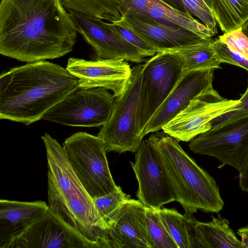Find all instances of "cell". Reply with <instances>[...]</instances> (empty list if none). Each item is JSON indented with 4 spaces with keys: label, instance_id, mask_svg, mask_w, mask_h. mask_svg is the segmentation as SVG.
<instances>
[{
    "label": "cell",
    "instance_id": "cell-23",
    "mask_svg": "<svg viewBox=\"0 0 248 248\" xmlns=\"http://www.w3.org/2000/svg\"><path fill=\"white\" fill-rule=\"evenodd\" d=\"M211 38L184 47L177 51L183 58L186 71L221 68Z\"/></svg>",
    "mask_w": 248,
    "mask_h": 248
},
{
    "label": "cell",
    "instance_id": "cell-18",
    "mask_svg": "<svg viewBox=\"0 0 248 248\" xmlns=\"http://www.w3.org/2000/svg\"><path fill=\"white\" fill-rule=\"evenodd\" d=\"M129 15L146 18L171 26L184 28L205 39L211 38L214 35L191 15L173 9L158 0H138L134 13Z\"/></svg>",
    "mask_w": 248,
    "mask_h": 248
},
{
    "label": "cell",
    "instance_id": "cell-22",
    "mask_svg": "<svg viewBox=\"0 0 248 248\" xmlns=\"http://www.w3.org/2000/svg\"><path fill=\"white\" fill-rule=\"evenodd\" d=\"M61 1L68 11H73L110 23L122 18L120 9L123 0H61Z\"/></svg>",
    "mask_w": 248,
    "mask_h": 248
},
{
    "label": "cell",
    "instance_id": "cell-20",
    "mask_svg": "<svg viewBox=\"0 0 248 248\" xmlns=\"http://www.w3.org/2000/svg\"><path fill=\"white\" fill-rule=\"evenodd\" d=\"M208 222L197 221L196 228L203 248H243L229 221L218 215Z\"/></svg>",
    "mask_w": 248,
    "mask_h": 248
},
{
    "label": "cell",
    "instance_id": "cell-35",
    "mask_svg": "<svg viewBox=\"0 0 248 248\" xmlns=\"http://www.w3.org/2000/svg\"><path fill=\"white\" fill-rule=\"evenodd\" d=\"M175 6L178 10L187 15H191V13L186 8L182 0H170Z\"/></svg>",
    "mask_w": 248,
    "mask_h": 248
},
{
    "label": "cell",
    "instance_id": "cell-4",
    "mask_svg": "<svg viewBox=\"0 0 248 248\" xmlns=\"http://www.w3.org/2000/svg\"><path fill=\"white\" fill-rule=\"evenodd\" d=\"M149 139L159 152L175 201L185 212L218 213L222 210L224 203L216 180L184 151L179 140L163 131L151 134Z\"/></svg>",
    "mask_w": 248,
    "mask_h": 248
},
{
    "label": "cell",
    "instance_id": "cell-9",
    "mask_svg": "<svg viewBox=\"0 0 248 248\" xmlns=\"http://www.w3.org/2000/svg\"><path fill=\"white\" fill-rule=\"evenodd\" d=\"M0 244V248H98L49 209Z\"/></svg>",
    "mask_w": 248,
    "mask_h": 248
},
{
    "label": "cell",
    "instance_id": "cell-21",
    "mask_svg": "<svg viewBox=\"0 0 248 248\" xmlns=\"http://www.w3.org/2000/svg\"><path fill=\"white\" fill-rule=\"evenodd\" d=\"M212 11L224 33L242 26L248 21V0H211Z\"/></svg>",
    "mask_w": 248,
    "mask_h": 248
},
{
    "label": "cell",
    "instance_id": "cell-25",
    "mask_svg": "<svg viewBox=\"0 0 248 248\" xmlns=\"http://www.w3.org/2000/svg\"><path fill=\"white\" fill-rule=\"evenodd\" d=\"M161 221L178 248H189L184 215L174 209H156Z\"/></svg>",
    "mask_w": 248,
    "mask_h": 248
},
{
    "label": "cell",
    "instance_id": "cell-14",
    "mask_svg": "<svg viewBox=\"0 0 248 248\" xmlns=\"http://www.w3.org/2000/svg\"><path fill=\"white\" fill-rule=\"evenodd\" d=\"M66 68L78 78L79 88H103L112 91L115 97L123 93L132 73L130 66L123 59L70 58Z\"/></svg>",
    "mask_w": 248,
    "mask_h": 248
},
{
    "label": "cell",
    "instance_id": "cell-24",
    "mask_svg": "<svg viewBox=\"0 0 248 248\" xmlns=\"http://www.w3.org/2000/svg\"><path fill=\"white\" fill-rule=\"evenodd\" d=\"M145 221L150 248H178L161 221L156 209L146 207Z\"/></svg>",
    "mask_w": 248,
    "mask_h": 248
},
{
    "label": "cell",
    "instance_id": "cell-26",
    "mask_svg": "<svg viewBox=\"0 0 248 248\" xmlns=\"http://www.w3.org/2000/svg\"><path fill=\"white\" fill-rule=\"evenodd\" d=\"M129 199L130 196L124 193L119 186L116 191L96 198L93 200L100 217L107 226L108 223L117 209Z\"/></svg>",
    "mask_w": 248,
    "mask_h": 248
},
{
    "label": "cell",
    "instance_id": "cell-2",
    "mask_svg": "<svg viewBox=\"0 0 248 248\" xmlns=\"http://www.w3.org/2000/svg\"><path fill=\"white\" fill-rule=\"evenodd\" d=\"M66 68L45 60L29 62L0 77V118L29 125L78 88Z\"/></svg>",
    "mask_w": 248,
    "mask_h": 248
},
{
    "label": "cell",
    "instance_id": "cell-28",
    "mask_svg": "<svg viewBox=\"0 0 248 248\" xmlns=\"http://www.w3.org/2000/svg\"><path fill=\"white\" fill-rule=\"evenodd\" d=\"M191 14L196 16L214 34L217 33V21L203 0H182Z\"/></svg>",
    "mask_w": 248,
    "mask_h": 248
},
{
    "label": "cell",
    "instance_id": "cell-12",
    "mask_svg": "<svg viewBox=\"0 0 248 248\" xmlns=\"http://www.w3.org/2000/svg\"><path fill=\"white\" fill-rule=\"evenodd\" d=\"M130 163L138 182L137 196L145 207L158 209L175 201L159 152L149 138L142 140L135 162Z\"/></svg>",
    "mask_w": 248,
    "mask_h": 248
},
{
    "label": "cell",
    "instance_id": "cell-8",
    "mask_svg": "<svg viewBox=\"0 0 248 248\" xmlns=\"http://www.w3.org/2000/svg\"><path fill=\"white\" fill-rule=\"evenodd\" d=\"M115 99L103 88H78L48 110L42 119L72 126L99 127L109 118Z\"/></svg>",
    "mask_w": 248,
    "mask_h": 248
},
{
    "label": "cell",
    "instance_id": "cell-32",
    "mask_svg": "<svg viewBox=\"0 0 248 248\" xmlns=\"http://www.w3.org/2000/svg\"><path fill=\"white\" fill-rule=\"evenodd\" d=\"M184 216L189 248H203L196 228L198 221L193 213L185 212Z\"/></svg>",
    "mask_w": 248,
    "mask_h": 248
},
{
    "label": "cell",
    "instance_id": "cell-5",
    "mask_svg": "<svg viewBox=\"0 0 248 248\" xmlns=\"http://www.w3.org/2000/svg\"><path fill=\"white\" fill-rule=\"evenodd\" d=\"M62 146L76 176L94 199L116 191L107 157L103 140L85 132H78L67 138Z\"/></svg>",
    "mask_w": 248,
    "mask_h": 248
},
{
    "label": "cell",
    "instance_id": "cell-33",
    "mask_svg": "<svg viewBox=\"0 0 248 248\" xmlns=\"http://www.w3.org/2000/svg\"><path fill=\"white\" fill-rule=\"evenodd\" d=\"M239 185L242 191L248 193V157L244 168L239 172Z\"/></svg>",
    "mask_w": 248,
    "mask_h": 248
},
{
    "label": "cell",
    "instance_id": "cell-10",
    "mask_svg": "<svg viewBox=\"0 0 248 248\" xmlns=\"http://www.w3.org/2000/svg\"><path fill=\"white\" fill-rule=\"evenodd\" d=\"M240 103L239 99L223 98L212 89L192 99L162 130L179 141H190L211 129V122L214 118L238 109Z\"/></svg>",
    "mask_w": 248,
    "mask_h": 248
},
{
    "label": "cell",
    "instance_id": "cell-15",
    "mask_svg": "<svg viewBox=\"0 0 248 248\" xmlns=\"http://www.w3.org/2000/svg\"><path fill=\"white\" fill-rule=\"evenodd\" d=\"M213 69L186 71L146 126L144 137L162 127L200 94L213 89Z\"/></svg>",
    "mask_w": 248,
    "mask_h": 248
},
{
    "label": "cell",
    "instance_id": "cell-34",
    "mask_svg": "<svg viewBox=\"0 0 248 248\" xmlns=\"http://www.w3.org/2000/svg\"><path fill=\"white\" fill-rule=\"evenodd\" d=\"M236 233L241 238V243L243 248H248V226L239 228Z\"/></svg>",
    "mask_w": 248,
    "mask_h": 248
},
{
    "label": "cell",
    "instance_id": "cell-16",
    "mask_svg": "<svg viewBox=\"0 0 248 248\" xmlns=\"http://www.w3.org/2000/svg\"><path fill=\"white\" fill-rule=\"evenodd\" d=\"M145 207L131 198L117 209L107 224L111 248H150Z\"/></svg>",
    "mask_w": 248,
    "mask_h": 248
},
{
    "label": "cell",
    "instance_id": "cell-19",
    "mask_svg": "<svg viewBox=\"0 0 248 248\" xmlns=\"http://www.w3.org/2000/svg\"><path fill=\"white\" fill-rule=\"evenodd\" d=\"M49 209L44 201H0V241L21 230Z\"/></svg>",
    "mask_w": 248,
    "mask_h": 248
},
{
    "label": "cell",
    "instance_id": "cell-36",
    "mask_svg": "<svg viewBox=\"0 0 248 248\" xmlns=\"http://www.w3.org/2000/svg\"><path fill=\"white\" fill-rule=\"evenodd\" d=\"M242 31L248 37V21L242 26Z\"/></svg>",
    "mask_w": 248,
    "mask_h": 248
},
{
    "label": "cell",
    "instance_id": "cell-27",
    "mask_svg": "<svg viewBox=\"0 0 248 248\" xmlns=\"http://www.w3.org/2000/svg\"><path fill=\"white\" fill-rule=\"evenodd\" d=\"M117 31L128 42L138 48L148 56H153L157 50L146 39L134 31L124 17L113 23Z\"/></svg>",
    "mask_w": 248,
    "mask_h": 248
},
{
    "label": "cell",
    "instance_id": "cell-30",
    "mask_svg": "<svg viewBox=\"0 0 248 248\" xmlns=\"http://www.w3.org/2000/svg\"><path fill=\"white\" fill-rule=\"evenodd\" d=\"M239 100V108L214 118L211 122V128L218 127L230 122L248 117V85L246 91Z\"/></svg>",
    "mask_w": 248,
    "mask_h": 248
},
{
    "label": "cell",
    "instance_id": "cell-1",
    "mask_svg": "<svg viewBox=\"0 0 248 248\" xmlns=\"http://www.w3.org/2000/svg\"><path fill=\"white\" fill-rule=\"evenodd\" d=\"M74 20L61 0H1L0 53L23 62L54 59L73 49Z\"/></svg>",
    "mask_w": 248,
    "mask_h": 248
},
{
    "label": "cell",
    "instance_id": "cell-13",
    "mask_svg": "<svg viewBox=\"0 0 248 248\" xmlns=\"http://www.w3.org/2000/svg\"><path fill=\"white\" fill-rule=\"evenodd\" d=\"M76 25L78 32L93 49L95 59H123L140 63L146 56L128 42L120 33L113 23L68 11Z\"/></svg>",
    "mask_w": 248,
    "mask_h": 248
},
{
    "label": "cell",
    "instance_id": "cell-29",
    "mask_svg": "<svg viewBox=\"0 0 248 248\" xmlns=\"http://www.w3.org/2000/svg\"><path fill=\"white\" fill-rule=\"evenodd\" d=\"M232 51L248 59V37L243 32L242 27L217 38Z\"/></svg>",
    "mask_w": 248,
    "mask_h": 248
},
{
    "label": "cell",
    "instance_id": "cell-7",
    "mask_svg": "<svg viewBox=\"0 0 248 248\" xmlns=\"http://www.w3.org/2000/svg\"><path fill=\"white\" fill-rule=\"evenodd\" d=\"M186 72L184 60L177 51L158 52L144 64L139 104V128L142 135Z\"/></svg>",
    "mask_w": 248,
    "mask_h": 248
},
{
    "label": "cell",
    "instance_id": "cell-17",
    "mask_svg": "<svg viewBox=\"0 0 248 248\" xmlns=\"http://www.w3.org/2000/svg\"><path fill=\"white\" fill-rule=\"evenodd\" d=\"M123 17L157 52L177 51L207 39L184 28L171 26L133 15H126Z\"/></svg>",
    "mask_w": 248,
    "mask_h": 248
},
{
    "label": "cell",
    "instance_id": "cell-11",
    "mask_svg": "<svg viewBox=\"0 0 248 248\" xmlns=\"http://www.w3.org/2000/svg\"><path fill=\"white\" fill-rule=\"evenodd\" d=\"M188 147L193 152L214 157L239 172L248 157V117L199 135Z\"/></svg>",
    "mask_w": 248,
    "mask_h": 248
},
{
    "label": "cell",
    "instance_id": "cell-6",
    "mask_svg": "<svg viewBox=\"0 0 248 248\" xmlns=\"http://www.w3.org/2000/svg\"><path fill=\"white\" fill-rule=\"evenodd\" d=\"M143 67L144 64H138L132 68L124 92L116 97L111 114L97 135L103 140L107 152L134 153L142 141L143 137L139 128V104Z\"/></svg>",
    "mask_w": 248,
    "mask_h": 248
},
{
    "label": "cell",
    "instance_id": "cell-37",
    "mask_svg": "<svg viewBox=\"0 0 248 248\" xmlns=\"http://www.w3.org/2000/svg\"><path fill=\"white\" fill-rule=\"evenodd\" d=\"M205 3L206 4V5L208 6V7L211 9L212 11V3H211V0H203Z\"/></svg>",
    "mask_w": 248,
    "mask_h": 248
},
{
    "label": "cell",
    "instance_id": "cell-31",
    "mask_svg": "<svg viewBox=\"0 0 248 248\" xmlns=\"http://www.w3.org/2000/svg\"><path fill=\"white\" fill-rule=\"evenodd\" d=\"M212 44L216 55L221 63L238 66L248 71V59L230 50L218 38L213 40Z\"/></svg>",
    "mask_w": 248,
    "mask_h": 248
},
{
    "label": "cell",
    "instance_id": "cell-3",
    "mask_svg": "<svg viewBox=\"0 0 248 248\" xmlns=\"http://www.w3.org/2000/svg\"><path fill=\"white\" fill-rule=\"evenodd\" d=\"M41 138L47 161L49 210L98 248H111L108 227L76 176L63 146L48 134Z\"/></svg>",
    "mask_w": 248,
    "mask_h": 248
}]
</instances>
